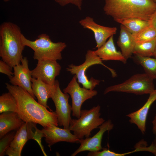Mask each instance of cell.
<instances>
[{"label":"cell","instance_id":"7","mask_svg":"<svg viewBox=\"0 0 156 156\" xmlns=\"http://www.w3.org/2000/svg\"><path fill=\"white\" fill-rule=\"evenodd\" d=\"M102 60L93 51H87L85 55V62L82 64L75 65L73 64L69 65L66 68L68 71L76 75L78 82L81 83L83 87L87 89L93 90L96 86L99 85L100 81L91 77L89 79L86 75V71L91 66L95 64H100L107 68L111 73L113 77L116 75L115 71L105 65Z\"/></svg>","mask_w":156,"mask_h":156},{"label":"cell","instance_id":"1","mask_svg":"<svg viewBox=\"0 0 156 156\" xmlns=\"http://www.w3.org/2000/svg\"><path fill=\"white\" fill-rule=\"evenodd\" d=\"M5 85L8 92L15 98L18 107L17 113L25 122H33L43 127L51 124L58 125L55 112L49 111L22 88L8 83Z\"/></svg>","mask_w":156,"mask_h":156},{"label":"cell","instance_id":"15","mask_svg":"<svg viewBox=\"0 0 156 156\" xmlns=\"http://www.w3.org/2000/svg\"><path fill=\"white\" fill-rule=\"evenodd\" d=\"M156 100V89H155L149 94L147 101L140 108L126 116L130 118V122L136 125L142 134L146 132V120L149 109Z\"/></svg>","mask_w":156,"mask_h":156},{"label":"cell","instance_id":"24","mask_svg":"<svg viewBox=\"0 0 156 156\" xmlns=\"http://www.w3.org/2000/svg\"><path fill=\"white\" fill-rule=\"evenodd\" d=\"M156 43V38L150 41L136 43L133 54L142 57L154 56Z\"/></svg>","mask_w":156,"mask_h":156},{"label":"cell","instance_id":"10","mask_svg":"<svg viewBox=\"0 0 156 156\" xmlns=\"http://www.w3.org/2000/svg\"><path fill=\"white\" fill-rule=\"evenodd\" d=\"M38 61L36 68L31 70L32 77L54 85L55 77L60 74L61 69L60 64L56 60H43Z\"/></svg>","mask_w":156,"mask_h":156},{"label":"cell","instance_id":"11","mask_svg":"<svg viewBox=\"0 0 156 156\" xmlns=\"http://www.w3.org/2000/svg\"><path fill=\"white\" fill-rule=\"evenodd\" d=\"M114 127V125L111 120L105 121L99 127V131L93 137L80 140V146L71 156H75L84 151L97 152L102 150L103 148L101 145V142L103 135L106 131L112 130Z\"/></svg>","mask_w":156,"mask_h":156},{"label":"cell","instance_id":"30","mask_svg":"<svg viewBox=\"0 0 156 156\" xmlns=\"http://www.w3.org/2000/svg\"><path fill=\"white\" fill-rule=\"evenodd\" d=\"M5 155L9 156H20L19 154L10 146L6 149Z\"/></svg>","mask_w":156,"mask_h":156},{"label":"cell","instance_id":"23","mask_svg":"<svg viewBox=\"0 0 156 156\" xmlns=\"http://www.w3.org/2000/svg\"><path fill=\"white\" fill-rule=\"evenodd\" d=\"M18 107L16 100L9 92L3 94L0 96V113L14 112L18 113Z\"/></svg>","mask_w":156,"mask_h":156},{"label":"cell","instance_id":"12","mask_svg":"<svg viewBox=\"0 0 156 156\" xmlns=\"http://www.w3.org/2000/svg\"><path fill=\"white\" fill-rule=\"evenodd\" d=\"M20 63L13 67V76L9 77L10 82L13 85L20 87L27 91L35 99L31 87L32 77L28 67V61L23 57Z\"/></svg>","mask_w":156,"mask_h":156},{"label":"cell","instance_id":"33","mask_svg":"<svg viewBox=\"0 0 156 156\" xmlns=\"http://www.w3.org/2000/svg\"><path fill=\"white\" fill-rule=\"evenodd\" d=\"M155 136L153 141L152 142L155 146L156 147V135H155Z\"/></svg>","mask_w":156,"mask_h":156},{"label":"cell","instance_id":"29","mask_svg":"<svg viewBox=\"0 0 156 156\" xmlns=\"http://www.w3.org/2000/svg\"><path fill=\"white\" fill-rule=\"evenodd\" d=\"M54 1L62 6L71 3L76 6L80 10H81L83 0H54Z\"/></svg>","mask_w":156,"mask_h":156},{"label":"cell","instance_id":"28","mask_svg":"<svg viewBox=\"0 0 156 156\" xmlns=\"http://www.w3.org/2000/svg\"><path fill=\"white\" fill-rule=\"evenodd\" d=\"M12 68L2 60H0V73L5 74L10 77L14 75V73L12 71Z\"/></svg>","mask_w":156,"mask_h":156},{"label":"cell","instance_id":"13","mask_svg":"<svg viewBox=\"0 0 156 156\" xmlns=\"http://www.w3.org/2000/svg\"><path fill=\"white\" fill-rule=\"evenodd\" d=\"M80 25L84 29L92 31L96 43V48L98 49L104 44L111 36L116 33V27H108L99 25L94 21L93 18L87 16L79 21Z\"/></svg>","mask_w":156,"mask_h":156},{"label":"cell","instance_id":"4","mask_svg":"<svg viewBox=\"0 0 156 156\" xmlns=\"http://www.w3.org/2000/svg\"><path fill=\"white\" fill-rule=\"evenodd\" d=\"M22 39L25 46L30 47L34 51L33 58L38 61L61 60L62 52L67 46L65 42H53L49 36L46 34H40L34 41L27 39L23 34Z\"/></svg>","mask_w":156,"mask_h":156},{"label":"cell","instance_id":"21","mask_svg":"<svg viewBox=\"0 0 156 156\" xmlns=\"http://www.w3.org/2000/svg\"><path fill=\"white\" fill-rule=\"evenodd\" d=\"M26 123L25 122L16 130L14 138L10 146L21 155L23 148L28 140L26 130Z\"/></svg>","mask_w":156,"mask_h":156},{"label":"cell","instance_id":"31","mask_svg":"<svg viewBox=\"0 0 156 156\" xmlns=\"http://www.w3.org/2000/svg\"><path fill=\"white\" fill-rule=\"evenodd\" d=\"M150 25L156 30V9L149 21Z\"/></svg>","mask_w":156,"mask_h":156},{"label":"cell","instance_id":"16","mask_svg":"<svg viewBox=\"0 0 156 156\" xmlns=\"http://www.w3.org/2000/svg\"><path fill=\"white\" fill-rule=\"evenodd\" d=\"M31 81L33 92L37 98L38 102L52 111L47 105V102L48 99L51 98L55 90V84L54 85H50L44 83L40 79L32 77Z\"/></svg>","mask_w":156,"mask_h":156},{"label":"cell","instance_id":"8","mask_svg":"<svg viewBox=\"0 0 156 156\" xmlns=\"http://www.w3.org/2000/svg\"><path fill=\"white\" fill-rule=\"evenodd\" d=\"M63 92L70 95L72 100V115L77 118L80 116L81 107L83 103L97 94L96 90L81 87L75 75L67 86L63 90Z\"/></svg>","mask_w":156,"mask_h":156},{"label":"cell","instance_id":"18","mask_svg":"<svg viewBox=\"0 0 156 156\" xmlns=\"http://www.w3.org/2000/svg\"><path fill=\"white\" fill-rule=\"evenodd\" d=\"M93 51L102 61H118L125 64L127 62V60L122 53L116 50L114 44L113 36H111L101 47Z\"/></svg>","mask_w":156,"mask_h":156},{"label":"cell","instance_id":"32","mask_svg":"<svg viewBox=\"0 0 156 156\" xmlns=\"http://www.w3.org/2000/svg\"><path fill=\"white\" fill-rule=\"evenodd\" d=\"M152 123L153 125L152 131L153 133L155 135H156V114L153 119Z\"/></svg>","mask_w":156,"mask_h":156},{"label":"cell","instance_id":"2","mask_svg":"<svg viewBox=\"0 0 156 156\" xmlns=\"http://www.w3.org/2000/svg\"><path fill=\"white\" fill-rule=\"evenodd\" d=\"M105 14L118 21L137 18L149 21L156 9L153 0H105Z\"/></svg>","mask_w":156,"mask_h":156},{"label":"cell","instance_id":"20","mask_svg":"<svg viewBox=\"0 0 156 156\" xmlns=\"http://www.w3.org/2000/svg\"><path fill=\"white\" fill-rule=\"evenodd\" d=\"M124 26L133 35H135L150 26L149 21L137 18H131L117 21Z\"/></svg>","mask_w":156,"mask_h":156},{"label":"cell","instance_id":"9","mask_svg":"<svg viewBox=\"0 0 156 156\" xmlns=\"http://www.w3.org/2000/svg\"><path fill=\"white\" fill-rule=\"evenodd\" d=\"M55 88L51 98L56 108L58 125L65 129H69L72 118L71 116L72 107L69 103V95L61 90L57 80L55 82Z\"/></svg>","mask_w":156,"mask_h":156},{"label":"cell","instance_id":"35","mask_svg":"<svg viewBox=\"0 0 156 156\" xmlns=\"http://www.w3.org/2000/svg\"><path fill=\"white\" fill-rule=\"evenodd\" d=\"M4 2H7L8 1L11 0H3Z\"/></svg>","mask_w":156,"mask_h":156},{"label":"cell","instance_id":"26","mask_svg":"<svg viewBox=\"0 0 156 156\" xmlns=\"http://www.w3.org/2000/svg\"><path fill=\"white\" fill-rule=\"evenodd\" d=\"M133 35L136 43H141L155 39L156 30L150 25Z\"/></svg>","mask_w":156,"mask_h":156},{"label":"cell","instance_id":"25","mask_svg":"<svg viewBox=\"0 0 156 156\" xmlns=\"http://www.w3.org/2000/svg\"><path fill=\"white\" fill-rule=\"evenodd\" d=\"M26 123V130L28 140L33 139L35 140L40 146L44 155L47 156L44 151V147L42 144V139L44 136L42 130H40L37 128L36 125L37 124L36 123L32 122Z\"/></svg>","mask_w":156,"mask_h":156},{"label":"cell","instance_id":"36","mask_svg":"<svg viewBox=\"0 0 156 156\" xmlns=\"http://www.w3.org/2000/svg\"><path fill=\"white\" fill-rule=\"evenodd\" d=\"M153 0L154 2L156 3V0Z\"/></svg>","mask_w":156,"mask_h":156},{"label":"cell","instance_id":"34","mask_svg":"<svg viewBox=\"0 0 156 156\" xmlns=\"http://www.w3.org/2000/svg\"><path fill=\"white\" fill-rule=\"evenodd\" d=\"M154 56L155 57H156V43Z\"/></svg>","mask_w":156,"mask_h":156},{"label":"cell","instance_id":"5","mask_svg":"<svg viewBox=\"0 0 156 156\" xmlns=\"http://www.w3.org/2000/svg\"><path fill=\"white\" fill-rule=\"evenodd\" d=\"M100 106L98 105L89 110H81L79 118L72 119L69 129L78 139L89 137L92 131L105 121L104 119L100 117Z\"/></svg>","mask_w":156,"mask_h":156},{"label":"cell","instance_id":"27","mask_svg":"<svg viewBox=\"0 0 156 156\" xmlns=\"http://www.w3.org/2000/svg\"><path fill=\"white\" fill-rule=\"evenodd\" d=\"M14 131L9 132L5 135L0 140V156L5 155L6 149L10 146L16 133Z\"/></svg>","mask_w":156,"mask_h":156},{"label":"cell","instance_id":"19","mask_svg":"<svg viewBox=\"0 0 156 156\" xmlns=\"http://www.w3.org/2000/svg\"><path fill=\"white\" fill-rule=\"evenodd\" d=\"M117 44L124 57L127 60L130 58L133 54L136 43L133 34L122 25H120Z\"/></svg>","mask_w":156,"mask_h":156},{"label":"cell","instance_id":"14","mask_svg":"<svg viewBox=\"0 0 156 156\" xmlns=\"http://www.w3.org/2000/svg\"><path fill=\"white\" fill-rule=\"evenodd\" d=\"M48 146H51L59 142L79 143L80 139L72 133L69 129H62L53 124L43 127L42 129Z\"/></svg>","mask_w":156,"mask_h":156},{"label":"cell","instance_id":"6","mask_svg":"<svg viewBox=\"0 0 156 156\" xmlns=\"http://www.w3.org/2000/svg\"><path fill=\"white\" fill-rule=\"evenodd\" d=\"M153 79L145 73L135 74L124 82L107 88L104 94L110 92L150 94L155 90Z\"/></svg>","mask_w":156,"mask_h":156},{"label":"cell","instance_id":"3","mask_svg":"<svg viewBox=\"0 0 156 156\" xmlns=\"http://www.w3.org/2000/svg\"><path fill=\"white\" fill-rule=\"evenodd\" d=\"M22 34L20 27L10 22L0 26V56L13 68L21 62L25 46L22 42Z\"/></svg>","mask_w":156,"mask_h":156},{"label":"cell","instance_id":"17","mask_svg":"<svg viewBox=\"0 0 156 156\" xmlns=\"http://www.w3.org/2000/svg\"><path fill=\"white\" fill-rule=\"evenodd\" d=\"M25 122L15 112H8L0 115V138L12 131L17 130Z\"/></svg>","mask_w":156,"mask_h":156},{"label":"cell","instance_id":"22","mask_svg":"<svg viewBox=\"0 0 156 156\" xmlns=\"http://www.w3.org/2000/svg\"><path fill=\"white\" fill-rule=\"evenodd\" d=\"M133 60L135 62L142 66L145 73L153 79H156V57L135 55Z\"/></svg>","mask_w":156,"mask_h":156}]
</instances>
